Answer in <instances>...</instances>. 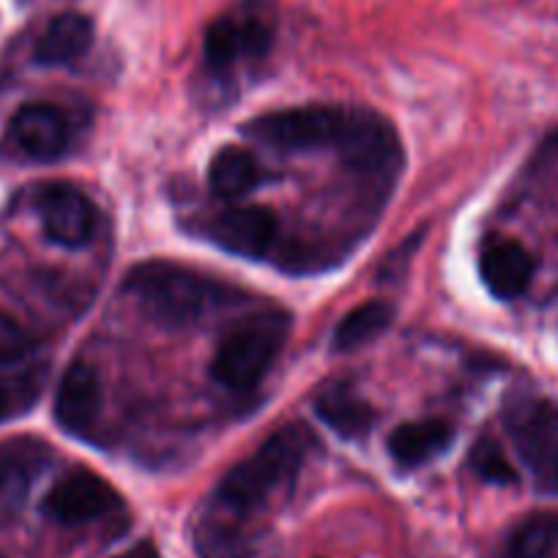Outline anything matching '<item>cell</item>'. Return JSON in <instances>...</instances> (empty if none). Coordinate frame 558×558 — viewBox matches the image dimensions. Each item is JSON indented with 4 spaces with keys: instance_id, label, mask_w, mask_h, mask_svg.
Returning <instances> with one entry per match:
<instances>
[{
    "instance_id": "obj_1",
    "label": "cell",
    "mask_w": 558,
    "mask_h": 558,
    "mask_svg": "<svg viewBox=\"0 0 558 558\" xmlns=\"http://www.w3.org/2000/svg\"><path fill=\"white\" fill-rule=\"evenodd\" d=\"M244 132L282 151H335L351 170L380 181H389L402 162L391 123L364 107H291L255 118Z\"/></svg>"
},
{
    "instance_id": "obj_2",
    "label": "cell",
    "mask_w": 558,
    "mask_h": 558,
    "mask_svg": "<svg viewBox=\"0 0 558 558\" xmlns=\"http://www.w3.org/2000/svg\"><path fill=\"white\" fill-rule=\"evenodd\" d=\"M123 291L151 324L165 329H186L206 315L233 304L239 291L201 271L170 260H146L123 279Z\"/></svg>"
},
{
    "instance_id": "obj_3",
    "label": "cell",
    "mask_w": 558,
    "mask_h": 558,
    "mask_svg": "<svg viewBox=\"0 0 558 558\" xmlns=\"http://www.w3.org/2000/svg\"><path fill=\"white\" fill-rule=\"evenodd\" d=\"M315 441L307 427L288 425L268 436L255 452L225 474L214 490V507L230 520H244L271 501L277 490L291 485L313 452Z\"/></svg>"
},
{
    "instance_id": "obj_4",
    "label": "cell",
    "mask_w": 558,
    "mask_h": 558,
    "mask_svg": "<svg viewBox=\"0 0 558 558\" xmlns=\"http://www.w3.org/2000/svg\"><path fill=\"white\" fill-rule=\"evenodd\" d=\"M291 335L286 310H263L228 331L211 359V378L230 391L255 389Z\"/></svg>"
},
{
    "instance_id": "obj_5",
    "label": "cell",
    "mask_w": 558,
    "mask_h": 558,
    "mask_svg": "<svg viewBox=\"0 0 558 558\" xmlns=\"http://www.w3.org/2000/svg\"><path fill=\"white\" fill-rule=\"evenodd\" d=\"M507 430L536 487L558 496V402L539 397L514 402L507 411Z\"/></svg>"
},
{
    "instance_id": "obj_6",
    "label": "cell",
    "mask_w": 558,
    "mask_h": 558,
    "mask_svg": "<svg viewBox=\"0 0 558 558\" xmlns=\"http://www.w3.org/2000/svg\"><path fill=\"white\" fill-rule=\"evenodd\" d=\"M274 41V25L260 7H239L208 28L203 56L214 74H228L235 66L260 61Z\"/></svg>"
},
{
    "instance_id": "obj_7",
    "label": "cell",
    "mask_w": 558,
    "mask_h": 558,
    "mask_svg": "<svg viewBox=\"0 0 558 558\" xmlns=\"http://www.w3.org/2000/svg\"><path fill=\"white\" fill-rule=\"evenodd\" d=\"M41 230L47 239L66 250H83L94 241L99 211L85 192L69 184H50L36 197Z\"/></svg>"
},
{
    "instance_id": "obj_8",
    "label": "cell",
    "mask_w": 558,
    "mask_h": 558,
    "mask_svg": "<svg viewBox=\"0 0 558 558\" xmlns=\"http://www.w3.org/2000/svg\"><path fill=\"white\" fill-rule=\"evenodd\" d=\"M118 507H121V498L112 490L110 482H105L94 471L77 469L47 493L41 512L61 525H85L107 518Z\"/></svg>"
},
{
    "instance_id": "obj_9",
    "label": "cell",
    "mask_w": 558,
    "mask_h": 558,
    "mask_svg": "<svg viewBox=\"0 0 558 558\" xmlns=\"http://www.w3.org/2000/svg\"><path fill=\"white\" fill-rule=\"evenodd\" d=\"M208 235L230 255L260 260L277 241V219L263 206H230L211 219Z\"/></svg>"
},
{
    "instance_id": "obj_10",
    "label": "cell",
    "mask_w": 558,
    "mask_h": 558,
    "mask_svg": "<svg viewBox=\"0 0 558 558\" xmlns=\"http://www.w3.org/2000/svg\"><path fill=\"white\" fill-rule=\"evenodd\" d=\"M9 137L23 157L34 162H52L63 157L72 140L69 118L52 105H25L9 123Z\"/></svg>"
},
{
    "instance_id": "obj_11",
    "label": "cell",
    "mask_w": 558,
    "mask_h": 558,
    "mask_svg": "<svg viewBox=\"0 0 558 558\" xmlns=\"http://www.w3.org/2000/svg\"><path fill=\"white\" fill-rule=\"evenodd\" d=\"M101 384L88 362H72L58 384L56 422L69 436H88L99 416Z\"/></svg>"
},
{
    "instance_id": "obj_12",
    "label": "cell",
    "mask_w": 558,
    "mask_h": 558,
    "mask_svg": "<svg viewBox=\"0 0 558 558\" xmlns=\"http://www.w3.org/2000/svg\"><path fill=\"white\" fill-rule=\"evenodd\" d=\"M52 463V449L39 438L0 441V504L20 507L34 490L36 480Z\"/></svg>"
},
{
    "instance_id": "obj_13",
    "label": "cell",
    "mask_w": 558,
    "mask_h": 558,
    "mask_svg": "<svg viewBox=\"0 0 558 558\" xmlns=\"http://www.w3.org/2000/svg\"><path fill=\"white\" fill-rule=\"evenodd\" d=\"M480 274L487 291L501 302L523 296L534 277V257L512 239H493L480 252Z\"/></svg>"
},
{
    "instance_id": "obj_14",
    "label": "cell",
    "mask_w": 558,
    "mask_h": 558,
    "mask_svg": "<svg viewBox=\"0 0 558 558\" xmlns=\"http://www.w3.org/2000/svg\"><path fill=\"white\" fill-rule=\"evenodd\" d=\"M454 433L444 418H418L405 422L389 436V454L402 469H418L444 454L452 444Z\"/></svg>"
},
{
    "instance_id": "obj_15",
    "label": "cell",
    "mask_w": 558,
    "mask_h": 558,
    "mask_svg": "<svg viewBox=\"0 0 558 558\" xmlns=\"http://www.w3.org/2000/svg\"><path fill=\"white\" fill-rule=\"evenodd\" d=\"M94 45V23L85 14L66 12L50 20L45 34L36 41L34 58L41 66H66Z\"/></svg>"
},
{
    "instance_id": "obj_16",
    "label": "cell",
    "mask_w": 558,
    "mask_h": 558,
    "mask_svg": "<svg viewBox=\"0 0 558 558\" xmlns=\"http://www.w3.org/2000/svg\"><path fill=\"white\" fill-rule=\"evenodd\" d=\"M208 181H211L214 195L222 197V201L228 203H235L263 181L260 165H257V159L252 157L246 148L225 146L222 151L211 159Z\"/></svg>"
},
{
    "instance_id": "obj_17",
    "label": "cell",
    "mask_w": 558,
    "mask_h": 558,
    "mask_svg": "<svg viewBox=\"0 0 558 558\" xmlns=\"http://www.w3.org/2000/svg\"><path fill=\"white\" fill-rule=\"evenodd\" d=\"M315 411H318V416L324 418L331 430L345 438L364 436L375 425L373 405L367 400H362L353 389H345V386L324 391L315 400Z\"/></svg>"
},
{
    "instance_id": "obj_18",
    "label": "cell",
    "mask_w": 558,
    "mask_h": 558,
    "mask_svg": "<svg viewBox=\"0 0 558 558\" xmlns=\"http://www.w3.org/2000/svg\"><path fill=\"white\" fill-rule=\"evenodd\" d=\"M395 318V310L386 302H364L356 310L345 315L340 320L335 331V351H356V348L369 345L373 340H378L386 329L391 326Z\"/></svg>"
},
{
    "instance_id": "obj_19",
    "label": "cell",
    "mask_w": 558,
    "mask_h": 558,
    "mask_svg": "<svg viewBox=\"0 0 558 558\" xmlns=\"http://www.w3.org/2000/svg\"><path fill=\"white\" fill-rule=\"evenodd\" d=\"M558 553V512L534 514L512 531L507 542V558H556Z\"/></svg>"
},
{
    "instance_id": "obj_20",
    "label": "cell",
    "mask_w": 558,
    "mask_h": 558,
    "mask_svg": "<svg viewBox=\"0 0 558 558\" xmlns=\"http://www.w3.org/2000/svg\"><path fill=\"white\" fill-rule=\"evenodd\" d=\"M471 469L480 474V480L490 482V485H514L518 482L512 463L501 452V447L490 441V438H485V441H480L471 449Z\"/></svg>"
},
{
    "instance_id": "obj_21",
    "label": "cell",
    "mask_w": 558,
    "mask_h": 558,
    "mask_svg": "<svg viewBox=\"0 0 558 558\" xmlns=\"http://www.w3.org/2000/svg\"><path fill=\"white\" fill-rule=\"evenodd\" d=\"M34 351V337L23 329V324L0 310V367L20 364Z\"/></svg>"
},
{
    "instance_id": "obj_22",
    "label": "cell",
    "mask_w": 558,
    "mask_h": 558,
    "mask_svg": "<svg viewBox=\"0 0 558 558\" xmlns=\"http://www.w3.org/2000/svg\"><path fill=\"white\" fill-rule=\"evenodd\" d=\"M12 413V391H9V386L0 380V422Z\"/></svg>"
},
{
    "instance_id": "obj_23",
    "label": "cell",
    "mask_w": 558,
    "mask_h": 558,
    "mask_svg": "<svg viewBox=\"0 0 558 558\" xmlns=\"http://www.w3.org/2000/svg\"><path fill=\"white\" fill-rule=\"evenodd\" d=\"M132 558H159V553H157V547L148 545V542H143V545L132 553Z\"/></svg>"
}]
</instances>
